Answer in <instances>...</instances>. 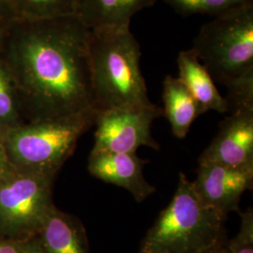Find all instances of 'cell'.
Wrapping results in <instances>:
<instances>
[{
    "instance_id": "cell-1",
    "label": "cell",
    "mask_w": 253,
    "mask_h": 253,
    "mask_svg": "<svg viewBox=\"0 0 253 253\" xmlns=\"http://www.w3.org/2000/svg\"><path fill=\"white\" fill-rule=\"evenodd\" d=\"M89 31L75 14L12 24L0 57L16 83L27 121L94 109Z\"/></svg>"
},
{
    "instance_id": "cell-2",
    "label": "cell",
    "mask_w": 253,
    "mask_h": 253,
    "mask_svg": "<svg viewBox=\"0 0 253 253\" xmlns=\"http://www.w3.org/2000/svg\"><path fill=\"white\" fill-rule=\"evenodd\" d=\"M88 47L97 112L152 103L140 68V44L129 27L90 30Z\"/></svg>"
},
{
    "instance_id": "cell-3",
    "label": "cell",
    "mask_w": 253,
    "mask_h": 253,
    "mask_svg": "<svg viewBox=\"0 0 253 253\" xmlns=\"http://www.w3.org/2000/svg\"><path fill=\"white\" fill-rule=\"evenodd\" d=\"M226 219L201 202L192 181L180 172L171 203L147 232L139 253H201L226 241Z\"/></svg>"
},
{
    "instance_id": "cell-4",
    "label": "cell",
    "mask_w": 253,
    "mask_h": 253,
    "mask_svg": "<svg viewBox=\"0 0 253 253\" xmlns=\"http://www.w3.org/2000/svg\"><path fill=\"white\" fill-rule=\"evenodd\" d=\"M97 111L27 121L0 133L9 163L23 171L55 177L84 133L95 125Z\"/></svg>"
},
{
    "instance_id": "cell-5",
    "label": "cell",
    "mask_w": 253,
    "mask_h": 253,
    "mask_svg": "<svg viewBox=\"0 0 253 253\" xmlns=\"http://www.w3.org/2000/svg\"><path fill=\"white\" fill-rule=\"evenodd\" d=\"M192 49L213 80L225 86L253 72V4L204 25Z\"/></svg>"
},
{
    "instance_id": "cell-6",
    "label": "cell",
    "mask_w": 253,
    "mask_h": 253,
    "mask_svg": "<svg viewBox=\"0 0 253 253\" xmlns=\"http://www.w3.org/2000/svg\"><path fill=\"white\" fill-rule=\"evenodd\" d=\"M54 177L11 168L0 178V236L24 241L39 235L54 205Z\"/></svg>"
},
{
    "instance_id": "cell-7",
    "label": "cell",
    "mask_w": 253,
    "mask_h": 253,
    "mask_svg": "<svg viewBox=\"0 0 253 253\" xmlns=\"http://www.w3.org/2000/svg\"><path fill=\"white\" fill-rule=\"evenodd\" d=\"M163 115L153 103L125 106L97 113L93 151L136 153L141 146L160 150L161 145L151 134L154 120Z\"/></svg>"
},
{
    "instance_id": "cell-8",
    "label": "cell",
    "mask_w": 253,
    "mask_h": 253,
    "mask_svg": "<svg viewBox=\"0 0 253 253\" xmlns=\"http://www.w3.org/2000/svg\"><path fill=\"white\" fill-rule=\"evenodd\" d=\"M193 188L201 202L227 217L240 213L239 204L246 190H253V169H242L216 163H199Z\"/></svg>"
},
{
    "instance_id": "cell-9",
    "label": "cell",
    "mask_w": 253,
    "mask_h": 253,
    "mask_svg": "<svg viewBox=\"0 0 253 253\" xmlns=\"http://www.w3.org/2000/svg\"><path fill=\"white\" fill-rule=\"evenodd\" d=\"M198 163L253 169V108L235 112L224 118Z\"/></svg>"
},
{
    "instance_id": "cell-10",
    "label": "cell",
    "mask_w": 253,
    "mask_h": 253,
    "mask_svg": "<svg viewBox=\"0 0 253 253\" xmlns=\"http://www.w3.org/2000/svg\"><path fill=\"white\" fill-rule=\"evenodd\" d=\"M147 161L136 153L91 151L88 171L93 176L123 188L141 203L155 192V187L144 176L143 168Z\"/></svg>"
},
{
    "instance_id": "cell-11",
    "label": "cell",
    "mask_w": 253,
    "mask_h": 253,
    "mask_svg": "<svg viewBox=\"0 0 253 253\" xmlns=\"http://www.w3.org/2000/svg\"><path fill=\"white\" fill-rule=\"evenodd\" d=\"M157 0H76L77 15L90 30L126 28L132 16Z\"/></svg>"
},
{
    "instance_id": "cell-12",
    "label": "cell",
    "mask_w": 253,
    "mask_h": 253,
    "mask_svg": "<svg viewBox=\"0 0 253 253\" xmlns=\"http://www.w3.org/2000/svg\"><path fill=\"white\" fill-rule=\"evenodd\" d=\"M38 235L45 253H87L85 231L81 222L55 207Z\"/></svg>"
},
{
    "instance_id": "cell-13",
    "label": "cell",
    "mask_w": 253,
    "mask_h": 253,
    "mask_svg": "<svg viewBox=\"0 0 253 253\" xmlns=\"http://www.w3.org/2000/svg\"><path fill=\"white\" fill-rule=\"evenodd\" d=\"M179 79L188 87L195 100L205 112L213 110L218 113H227L226 100L217 89L214 80L207 68L191 48L181 51L177 57Z\"/></svg>"
},
{
    "instance_id": "cell-14",
    "label": "cell",
    "mask_w": 253,
    "mask_h": 253,
    "mask_svg": "<svg viewBox=\"0 0 253 253\" xmlns=\"http://www.w3.org/2000/svg\"><path fill=\"white\" fill-rule=\"evenodd\" d=\"M163 115L168 119L172 134L184 139L195 119L206 112L179 78L167 75L163 81Z\"/></svg>"
},
{
    "instance_id": "cell-15",
    "label": "cell",
    "mask_w": 253,
    "mask_h": 253,
    "mask_svg": "<svg viewBox=\"0 0 253 253\" xmlns=\"http://www.w3.org/2000/svg\"><path fill=\"white\" fill-rule=\"evenodd\" d=\"M27 122L16 83L0 57V133Z\"/></svg>"
},
{
    "instance_id": "cell-16",
    "label": "cell",
    "mask_w": 253,
    "mask_h": 253,
    "mask_svg": "<svg viewBox=\"0 0 253 253\" xmlns=\"http://www.w3.org/2000/svg\"><path fill=\"white\" fill-rule=\"evenodd\" d=\"M17 19L39 21L73 15L76 0H9Z\"/></svg>"
},
{
    "instance_id": "cell-17",
    "label": "cell",
    "mask_w": 253,
    "mask_h": 253,
    "mask_svg": "<svg viewBox=\"0 0 253 253\" xmlns=\"http://www.w3.org/2000/svg\"><path fill=\"white\" fill-rule=\"evenodd\" d=\"M181 15L208 14L214 17L253 4V0H163Z\"/></svg>"
},
{
    "instance_id": "cell-18",
    "label": "cell",
    "mask_w": 253,
    "mask_h": 253,
    "mask_svg": "<svg viewBox=\"0 0 253 253\" xmlns=\"http://www.w3.org/2000/svg\"><path fill=\"white\" fill-rule=\"evenodd\" d=\"M226 88L224 99L229 113L253 108V72L231 83Z\"/></svg>"
},
{
    "instance_id": "cell-19",
    "label": "cell",
    "mask_w": 253,
    "mask_h": 253,
    "mask_svg": "<svg viewBox=\"0 0 253 253\" xmlns=\"http://www.w3.org/2000/svg\"><path fill=\"white\" fill-rule=\"evenodd\" d=\"M241 217V225L237 235L226 241L229 253H253V210L248 208Z\"/></svg>"
},
{
    "instance_id": "cell-20",
    "label": "cell",
    "mask_w": 253,
    "mask_h": 253,
    "mask_svg": "<svg viewBox=\"0 0 253 253\" xmlns=\"http://www.w3.org/2000/svg\"><path fill=\"white\" fill-rule=\"evenodd\" d=\"M17 20L9 0H0V45L7 32Z\"/></svg>"
},
{
    "instance_id": "cell-21",
    "label": "cell",
    "mask_w": 253,
    "mask_h": 253,
    "mask_svg": "<svg viewBox=\"0 0 253 253\" xmlns=\"http://www.w3.org/2000/svg\"><path fill=\"white\" fill-rule=\"evenodd\" d=\"M23 241L0 236V253H22Z\"/></svg>"
},
{
    "instance_id": "cell-22",
    "label": "cell",
    "mask_w": 253,
    "mask_h": 253,
    "mask_svg": "<svg viewBox=\"0 0 253 253\" xmlns=\"http://www.w3.org/2000/svg\"><path fill=\"white\" fill-rule=\"evenodd\" d=\"M22 253H45L42 249L39 235H34L23 241Z\"/></svg>"
},
{
    "instance_id": "cell-23",
    "label": "cell",
    "mask_w": 253,
    "mask_h": 253,
    "mask_svg": "<svg viewBox=\"0 0 253 253\" xmlns=\"http://www.w3.org/2000/svg\"><path fill=\"white\" fill-rule=\"evenodd\" d=\"M11 168L4 144L0 138V178Z\"/></svg>"
},
{
    "instance_id": "cell-24",
    "label": "cell",
    "mask_w": 253,
    "mask_h": 253,
    "mask_svg": "<svg viewBox=\"0 0 253 253\" xmlns=\"http://www.w3.org/2000/svg\"><path fill=\"white\" fill-rule=\"evenodd\" d=\"M226 241L216 245L214 247H211L201 253H229L227 250Z\"/></svg>"
}]
</instances>
